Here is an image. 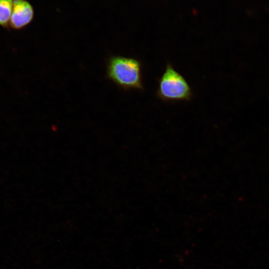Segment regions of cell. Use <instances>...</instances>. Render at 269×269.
<instances>
[{
  "instance_id": "6da1fadb",
  "label": "cell",
  "mask_w": 269,
  "mask_h": 269,
  "mask_svg": "<svg viewBox=\"0 0 269 269\" xmlns=\"http://www.w3.org/2000/svg\"><path fill=\"white\" fill-rule=\"evenodd\" d=\"M106 76L124 90H143L142 64L133 57L112 55L107 61Z\"/></svg>"
},
{
  "instance_id": "7a4b0ae2",
  "label": "cell",
  "mask_w": 269,
  "mask_h": 269,
  "mask_svg": "<svg viewBox=\"0 0 269 269\" xmlns=\"http://www.w3.org/2000/svg\"><path fill=\"white\" fill-rule=\"evenodd\" d=\"M157 97L166 101H189L193 97L192 89L184 77L170 63L159 78Z\"/></svg>"
},
{
  "instance_id": "3957f363",
  "label": "cell",
  "mask_w": 269,
  "mask_h": 269,
  "mask_svg": "<svg viewBox=\"0 0 269 269\" xmlns=\"http://www.w3.org/2000/svg\"><path fill=\"white\" fill-rule=\"evenodd\" d=\"M32 5L26 0H14L9 27L15 30L23 28L33 18Z\"/></svg>"
},
{
  "instance_id": "277c9868",
  "label": "cell",
  "mask_w": 269,
  "mask_h": 269,
  "mask_svg": "<svg viewBox=\"0 0 269 269\" xmlns=\"http://www.w3.org/2000/svg\"><path fill=\"white\" fill-rule=\"evenodd\" d=\"M14 0H0V25L4 28L9 27Z\"/></svg>"
}]
</instances>
